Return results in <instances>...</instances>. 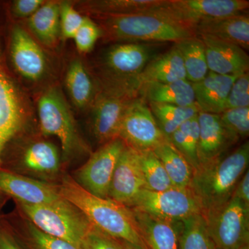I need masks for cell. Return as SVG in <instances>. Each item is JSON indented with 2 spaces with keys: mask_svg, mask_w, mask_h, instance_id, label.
I'll return each instance as SVG.
<instances>
[{
  "mask_svg": "<svg viewBox=\"0 0 249 249\" xmlns=\"http://www.w3.org/2000/svg\"><path fill=\"white\" fill-rule=\"evenodd\" d=\"M196 35H204L226 41L248 51L249 16L247 13L203 22L195 29Z\"/></svg>",
  "mask_w": 249,
  "mask_h": 249,
  "instance_id": "22",
  "label": "cell"
},
{
  "mask_svg": "<svg viewBox=\"0 0 249 249\" xmlns=\"http://www.w3.org/2000/svg\"><path fill=\"white\" fill-rule=\"evenodd\" d=\"M28 27L42 45H55L60 36V1H45L28 18Z\"/></svg>",
  "mask_w": 249,
  "mask_h": 249,
  "instance_id": "27",
  "label": "cell"
},
{
  "mask_svg": "<svg viewBox=\"0 0 249 249\" xmlns=\"http://www.w3.org/2000/svg\"><path fill=\"white\" fill-rule=\"evenodd\" d=\"M181 80H187L186 70L181 53L174 46L169 52L148 62L139 77V85L140 88L147 83H167Z\"/></svg>",
  "mask_w": 249,
  "mask_h": 249,
  "instance_id": "24",
  "label": "cell"
},
{
  "mask_svg": "<svg viewBox=\"0 0 249 249\" xmlns=\"http://www.w3.org/2000/svg\"><path fill=\"white\" fill-rule=\"evenodd\" d=\"M62 156L53 142L40 137L22 139L21 134L5 146L0 157V169L42 181L58 184Z\"/></svg>",
  "mask_w": 249,
  "mask_h": 249,
  "instance_id": "3",
  "label": "cell"
},
{
  "mask_svg": "<svg viewBox=\"0 0 249 249\" xmlns=\"http://www.w3.org/2000/svg\"><path fill=\"white\" fill-rule=\"evenodd\" d=\"M126 146L119 137L103 144L75 172L74 178L85 191L101 198H109V188L118 160Z\"/></svg>",
  "mask_w": 249,
  "mask_h": 249,
  "instance_id": "13",
  "label": "cell"
},
{
  "mask_svg": "<svg viewBox=\"0 0 249 249\" xmlns=\"http://www.w3.org/2000/svg\"><path fill=\"white\" fill-rule=\"evenodd\" d=\"M10 56L15 70L24 79L36 83L45 78L49 61L43 49L25 29L16 26L10 37Z\"/></svg>",
  "mask_w": 249,
  "mask_h": 249,
  "instance_id": "15",
  "label": "cell"
},
{
  "mask_svg": "<svg viewBox=\"0 0 249 249\" xmlns=\"http://www.w3.org/2000/svg\"></svg>",
  "mask_w": 249,
  "mask_h": 249,
  "instance_id": "45",
  "label": "cell"
},
{
  "mask_svg": "<svg viewBox=\"0 0 249 249\" xmlns=\"http://www.w3.org/2000/svg\"><path fill=\"white\" fill-rule=\"evenodd\" d=\"M197 119L198 159L200 166L224 155L233 142L222 125L219 114L199 111Z\"/></svg>",
  "mask_w": 249,
  "mask_h": 249,
  "instance_id": "20",
  "label": "cell"
},
{
  "mask_svg": "<svg viewBox=\"0 0 249 249\" xmlns=\"http://www.w3.org/2000/svg\"><path fill=\"white\" fill-rule=\"evenodd\" d=\"M204 45L209 71L239 76L249 72V57L239 46L204 35H196Z\"/></svg>",
  "mask_w": 249,
  "mask_h": 249,
  "instance_id": "18",
  "label": "cell"
},
{
  "mask_svg": "<svg viewBox=\"0 0 249 249\" xmlns=\"http://www.w3.org/2000/svg\"><path fill=\"white\" fill-rule=\"evenodd\" d=\"M139 96L148 103L188 107L196 105L194 89L187 80L172 83H147L141 85Z\"/></svg>",
  "mask_w": 249,
  "mask_h": 249,
  "instance_id": "23",
  "label": "cell"
},
{
  "mask_svg": "<svg viewBox=\"0 0 249 249\" xmlns=\"http://www.w3.org/2000/svg\"><path fill=\"white\" fill-rule=\"evenodd\" d=\"M145 183L141 170L139 152L126 145L116 165L109 199L129 208Z\"/></svg>",
  "mask_w": 249,
  "mask_h": 249,
  "instance_id": "16",
  "label": "cell"
},
{
  "mask_svg": "<svg viewBox=\"0 0 249 249\" xmlns=\"http://www.w3.org/2000/svg\"><path fill=\"white\" fill-rule=\"evenodd\" d=\"M58 186L62 197L79 209L93 227L114 238L145 249L129 208L109 198L93 196L70 175H63Z\"/></svg>",
  "mask_w": 249,
  "mask_h": 249,
  "instance_id": "1",
  "label": "cell"
},
{
  "mask_svg": "<svg viewBox=\"0 0 249 249\" xmlns=\"http://www.w3.org/2000/svg\"><path fill=\"white\" fill-rule=\"evenodd\" d=\"M149 107L159 127L167 139L185 122L200 111L196 105L182 107L164 103H148Z\"/></svg>",
  "mask_w": 249,
  "mask_h": 249,
  "instance_id": "31",
  "label": "cell"
},
{
  "mask_svg": "<svg viewBox=\"0 0 249 249\" xmlns=\"http://www.w3.org/2000/svg\"><path fill=\"white\" fill-rule=\"evenodd\" d=\"M163 0H89L80 9L94 18L131 16L148 12Z\"/></svg>",
  "mask_w": 249,
  "mask_h": 249,
  "instance_id": "26",
  "label": "cell"
},
{
  "mask_svg": "<svg viewBox=\"0 0 249 249\" xmlns=\"http://www.w3.org/2000/svg\"><path fill=\"white\" fill-rule=\"evenodd\" d=\"M80 249H121L117 239L91 227Z\"/></svg>",
  "mask_w": 249,
  "mask_h": 249,
  "instance_id": "39",
  "label": "cell"
},
{
  "mask_svg": "<svg viewBox=\"0 0 249 249\" xmlns=\"http://www.w3.org/2000/svg\"><path fill=\"white\" fill-rule=\"evenodd\" d=\"M118 137L139 152L153 150L168 139L159 127L147 101L140 96L126 109Z\"/></svg>",
  "mask_w": 249,
  "mask_h": 249,
  "instance_id": "14",
  "label": "cell"
},
{
  "mask_svg": "<svg viewBox=\"0 0 249 249\" xmlns=\"http://www.w3.org/2000/svg\"><path fill=\"white\" fill-rule=\"evenodd\" d=\"M249 107V72L236 78L228 96L225 110L235 108Z\"/></svg>",
  "mask_w": 249,
  "mask_h": 249,
  "instance_id": "38",
  "label": "cell"
},
{
  "mask_svg": "<svg viewBox=\"0 0 249 249\" xmlns=\"http://www.w3.org/2000/svg\"><path fill=\"white\" fill-rule=\"evenodd\" d=\"M148 46L139 42H120L109 47L101 61V85L138 91L139 77L151 60Z\"/></svg>",
  "mask_w": 249,
  "mask_h": 249,
  "instance_id": "7",
  "label": "cell"
},
{
  "mask_svg": "<svg viewBox=\"0 0 249 249\" xmlns=\"http://www.w3.org/2000/svg\"><path fill=\"white\" fill-rule=\"evenodd\" d=\"M231 197L240 199L249 208V171L247 170L235 186Z\"/></svg>",
  "mask_w": 249,
  "mask_h": 249,
  "instance_id": "42",
  "label": "cell"
},
{
  "mask_svg": "<svg viewBox=\"0 0 249 249\" xmlns=\"http://www.w3.org/2000/svg\"><path fill=\"white\" fill-rule=\"evenodd\" d=\"M101 37L102 31L97 23L89 16H85L84 20L73 36V40L78 52L88 53L92 50Z\"/></svg>",
  "mask_w": 249,
  "mask_h": 249,
  "instance_id": "36",
  "label": "cell"
},
{
  "mask_svg": "<svg viewBox=\"0 0 249 249\" xmlns=\"http://www.w3.org/2000/svg\"><path fill=\"white\" fill-rule=\"evenodd\" d=\"M178 249H216L204 214H195L183 221Z\"/></svg>",
  "mask_w": 249,
  "mask_h": 249,
  "instance_id": "33",
  "label": "cell"
},
{
  "mask_svg": "<svg viewBox=\"0 0 249 249\" xmlns=\"http://www.w3.org/2000/svg\"><path fill=\"white\" fill-rule=\"evenodd\" d=\"M249 163L247 142L231 153L201 165L194 171L189 188L202 214L220 207L231 198L237 183L248 170Z\"/></svg>",
  "mask_w": 249,
  "mask_h": 249,
  "instance_id": "2",
  "label": "cell"
},
{
  "mask_svg": "<svg viewBox=\"0 0 249 249\" xmlns=\"http://www.w3.org/2000/svg\"><path fill=\"white\" fill-rule=\"evenodd\" d=\"M130 210L145 249H178L182 222L166 220Z\"/></svg>",
  "mask_w": 249,
  "mask_h": 249,
  "instance_id": "19",
  "label": "cell"
},
{
  "mask_svg": "<svg viewBox=\"0 0 249 249\" xmlns=\"http://www.w3.org/2000/svg\"><path fill=\"white\" fill-rule=\"evenodd\" d=\"M249 7L247 0H163L147 13L170 19L195 31L201 22L244 14Z\"/></svg>",
  "mask_w": 249,
  "mask_h": 249,
  "instance_id": "8",
  "label": "cell"
},
{
  "mask_svg": "<svg viewBox=\"0 0 249 249\" xmlns=\"http://www.w3.org/2000/svg\"><path fill=\"white\" fill-rule=\"evenodd\" d=\"M129 209L174 222H183L195 214L202 213L191 189L176 187L160 192L144 188Z\"/></svg>",
  "mask_w": 249,
  "mask_h": 249,
  "instance_id": "11",
  "label": "cell"
},
{
  "mask_svg": "<svg viewBox=\"0 0 249 249\" xmlns=\"http://www.w3.org/2000/svg\"><path fill=\"white\" fill-rule=\"evenodd\" d=\"M14 219L5 220L24 249H80L70 242L41 231L25 217Z\"/></svg>",
  "mask_w": 249,
  "mask_h": 249,
  "instance_id": "28",
  "label": "cell"
},
{
  "mask_svg": "<svg viewBox=\"0 0 249 249\" xmlns=\"http://www.w3.org/2000/svg\"><path fill=\"white\" fill-rule=\"evenodd\" d=\"M237 76H226L209 71L204 79L192 83L196 103L200 111L220 114Z\"/></svg>",
  "mask_w": 249,
  "mask_h": 249,
  "instance_id": "21",
  "label": "cell"
},
{
  "mask_svg": "<svg viewBox=\"0 0 249 249\" xmlns=\"http://www.w3.org/2000/svg\"><path fill=\"white\" fill-rule=\"evenodd\" d=\"M100 86L89 108L91 132L103 145L118 137L124 112L139 93L115 87Z\"/></svg>",
  "mask_w": 249,
  "mask_h": 249,
  "instance_id": "9",
  "label": "cell"
},
{
  "mask_svg": "<svg viewBox=\"0 0 249 249\" xmlns=\"http://www.w3.org/2000/svg\"><path fill=\"white\" fill-rule=\"evenodd\" d=\"M0 249H24L19 243L9 224L0 218Z\"/></svg>",
  "mask_w": 249,
  "mask_h": 249,
  "instance_id": "41",
  "label": "cell"
},
{
  "mask_svg": "<svg viewBox=\"0 0 249 249\" xmlns=\"http://www.w3.org/2000/svg\"><path fill=\"white\" fill-rule=\"evenodd\" d=\"M71 1H60V36L64 40L73 39L84 20Z\"/></svg>",
  "mask_w": 249,
  "mask_h": 249,
  "instance_id": "37",
  "label": "cell"
},
{
  "mask_svg": "<svg viewBox=\"0 0 249 249\" xmlns=\"http://www.w3.org/2000/svg\"><path fill=\"white\" fill-rule=\"evenodd\" d=\"M37 111L40 133L43 137L58 139L62 160L68 162L89 153V147L79 133L71 108L58 88L50 87L41 93Z\"/></svg>",
  "mask_w": 249,
  "mask_h": 249,
  "instance_id": "5",
  "label": "cell"
},
{
  "mask_svg": "<svg viewBox=\"0 0 249 249\" xmlns=\"http://www.w3.org/2000/svg\"><path fill=\"white\" fill-rule=\"evenodd\" d=\"M139 152L141 170L145 188L152 191L160 192L173 188V183L155 152L150 150Z\"/></svg>",
  "mask_w": 249,
  "mask_h": 249,
  "instance_id": "34",
  "label": "cell"
},
{
  "mask_svg": "<svg viewBox=\"0 0 249 249\" xmlns=\"http://www.w3.org/2000/svg\"><path fill=\"white\" fill-rule=\"evenodd\" d=\"M102 37L114 42L175 43L196 36V33L170 19L148 13L95 18Z\"/></svg>",
  "mask_w": 249,
  "mask_h": 249,
  "instance_id": "4",
  "label": "cell"
},
{
  "mask_svg": "<svg viewBox=\"0 0 249 249\" xmlns=\"http://www.w3.org/2000/svg\"><path fill=\"white\" fill-rule=\"evenodd\" d=\"M221 122L233 143L249 135V107L228 109L219 114Z\"/></svg>",
  "mask_w": 249,
  "mask_h": 249,
  "instance_id": "35",
  "label": "cell"
},
{
  "mask_svg": "<svg viewBox=\"0 0 249 249\" xmlns=\"http://www.w3.org/2000/svg\"><path fill=\"white\" fill-rule=\"evenodd\" d=\"M153 151L164 167L173 186L189 188L194 170L171 142L167 139L155 147Z\"/></svg>",
  "mask_w": 249,
  "mask_h": 249,
  "instance_id": "29",
  "label": "cell"
},
{
  "mask_svg": "<svg viewBox=\"0 0 249 249\" xmlns=\"http://www.w3.org/2000/svg\"><path fill=\"white\" fill-rule=\"evenodd\" d=\"M45 2L44 0H16L12 3L11 11L15 17L29 18Z\"/></svg>",
  "mask_w": 249,
  "mask_h": 249,
  "instance_id": "40",
  "label": "cell"
},
{
  "mask_svg": "<svg viewBox=\"0 0 249 249\" xmlns=\"http://www.w3.org/2000/svg\"><path fill=\"white\" fill-rule=\"evenodd\" d=\"M181 53L186 73V79L196 83L207 76L209 70L204 44L197 36L188 37L175 44Z\"/></svg>",
  "mask_w": 249,
  "mask_h": 249,
  "instance_id": "30",
  "label": "cell"
},
{
  "mask_svg": "<svg viewBox=\"0 0 249 249\" xmlns=\"http://www.w3.org/2000/svg\"><path fill=\"white\" fill-rule=\"evenodd\" d=\"M204 214L217 249H241L249 245V208L235 197Z\"/></svg>",
  "mask_w": 249,
  "mask_h": 249,
  "instance_id": "10",
  "label": "cell"
},
{
  "mask_svg": "<svg viewBox=\"0 0 249 249\" xmlns=\"http://www.w3.org/2000/svg\"><path fill=\"white\" fill-rule=\"evenodd\" d=\"M0 194L21 204L41 205L61 199L58 184L42 182L0 169Z\"/></svg>",
  "mask_w": 249,
  "mask_h": 249,
  "instance_id": "17",
  "label": "cell"
},
{
  "mask_svg": "<svg viewBox=\"0 0 249 249\" xmlns=\"http://www.w3.org/2000/svg\"><path fill=\"white\" fill-rule=\"evenodd\" d=\"M241 249H249V245L245 246V247H244L243 248Z\"/></svg>",
  "mask_w": 249,
  "mask_h": 249,
  "instance_id": "44",
  "label": "cell"
},
{
  "mask_svg": "<svg viewBox=\"0 0 249 249\" xmlns=\"http://www.w3.org/2000/svg\"><path fill=\"white\" fill-rule=\"evenodd\" d=\"M118 240V239H117ZM121 249H144L140 246L134 245L127 241L118 240Z\"/></svg>",
  "mask_w": 249,
  "mask_h": 249,
  "instance_id": "43",
  "label": "cell"
},
{
  "mask_svg": "<svg viewBox=\"0 0 249 249\" xmlns=\"http://www.w3.org/2000/svg\"><path fill=\"white\" fill-rule=\"evenodd\" d=\"M29 114L27 98L10 73L0 47V157L6 144L22 133Z\"/></svg>",
  "mask_w": 249,
  "mask_h": 249,
  "instance_id": "12",
  "label": "cell"
},
{
  "mask_svg": "<svg viewBox=\"0 0 249 249\" xmlns=\"http://www.w3.org/2000/svg\"><path fill=\"white\" fill-rule=\"evenodd\" d=\"M65 88L73 106L79 110L89 108L96 95L94 80L80 60H72L67 67Z\"/></svg>",
  "mask_w": 249,
  "mask_h": 249,
  "instance_id": "25",
  "label": "cell"
},
{
  "mask_svg": "<svg viewBox=\"0 0 249 249\" xmlns=\"http://www.w3.org/2000/svg\"><path fill=\"white\" fill-rule=\"evenodd\" d=\"M197 115L181 124L168 139L174 147L184 157L194 171L199 167L198 159L199 124Z\"/></svg>",
  "mask_w": 249,
  "mask_h": 249,
  "instance_id": "32",
  "label": "cell"
},
{
  "mask_svg": "<svg viewBox=\"0 0 249 249\" xmlns=\"http://www.w3.org/2000/svg\"><path fill=\"white\" fill-rule=\"evenodd\" d=\"M18 204L24 217L41 231L80 249L92 227L84 214L63 197L49 204Z\"/></svg>",
  "mask_w": 249,
  "mask_h": 249,
  "instance_id": "6",
  "label": "cell"
}]
</instances>
